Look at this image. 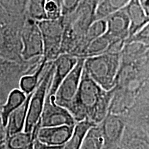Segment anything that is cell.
Instances as JSON below:
<instances>
[{"mask_svg":"<svg viewBox=\"0 0 149 149\" xmlns=\"http://www.w3.org/2000/svg\"><path fill=\"white\" fill-rule=\"evenodd\" d=\"M98 125L104 138L103 149H118L126 125L125 117L109 112Z\"/></svg>","mask_w":149,"mask_h":149,"instance_id":"cell-9","label":"cell"},{"mask_svg":"<svg viewBox=\"0 0 149 149\" xmlns=\"http://www.w3.org/2000/svg\"><path fill=\"white\" fill-rule=\"evenodd\" d=\"M74 126L63 125L40 127L37 129L35 139L42 144L59 146L66 144L73 132Z\"/></svg>","mask_w":149,"mask_h":149,"instance_id":"cell-12","label":"cell"},{"mask_svg":"<svg viewBox=\"0 0 149 149\" xmlns=\"http://www.w3.org/2000/svg\"><path fill=\"white\" fill-rule=\"evenodd\" d=\"M8 95V93H0V111H1V107H2L3 104H4L6 100Z\"/></svg>","mask_w":149,"mask_h":149,"instance_id":"cell-30","label":"cell"},{"mask_svg":"<svg viewBox=\"0 0 149 149\" xmlns=\"http://www.w3.org/2000/svg\"><path fill=\"white\" fill-rule=\"evenodd\" d=\"M120 60V53H106L85 58L83 69L104 90L109 91L115 86Z\"/></svg>","mask_w":149,"mask_h":149,"instance_id":"cell-3","label":"cell"},{"mask_svg":"<svg viewBox=\"0 0 149 149\" xmlns=\"http://www.w3.org/2000/svg\"><path fill=\"white\" fill-rule=\"evenodd\" d=\"M33 93L27 95L25 101L9 115L6 124L5 126L6 137L24 130L26 120L30 99Z\"/></svg>","mask_w":149,"mask_h":149,"instance_id":"cell-15","label":"cell"},{"mask_svg":"<svg viewBox=\"0 0 149 149\" xmlns=\"http://www.w3.org/2000/svg\"><path fill=\"white\" fill-rule=\"evenodd\" d=\"M47 63L42 57L40 62L39 63L36 70L34 72L24 74L20 78L19 82V88L23 91L26 95L33 93L37 88L41 77L46 69Z\"/></svg>","mask_w":149,"mask_h":149,"instance_id":"cell-17","label":"cell"},{"mask_svg":"<svg viewBox=\"0 0 149 149\" xmlns=\"http://www.w3.org/2000/svg\"><path fill=\"white\" fill-rule=\"evenodd\" d=\"M93 1H95V2L98 3V1H99V0H93Z\"/></svg>","mask_w":149,"mask_h":149,"instance_id":"cell-32","label":"cell"},{"mask_svg":"<svg viewBox=\"0 0 149 149\" xmlns=\"http://www.w3.org/2000/svg\"><path fill=\"white\" fill-rule=\"evenodd\" d=\"M29 0H0L3 11L13 15H25Z\"/></svg>","mask_w":149,"mask_h":149,"instance_id":"cell-26","label":"cell"},{"mask_svg":"<svg viewBox=\"0 0 149 149\" xmlns=\"http://www.w3.org/2000/svg\"><path fill=\"white\" fill-rule=\"evenodd\" d=\"M26 97V95L19 88H15L8 93L0 111V117L4 127L9 115L25 101Z\"/></svg>","mask_w":149,"mask_h":149,"instance_id":"cell-18","label":"cell"},{"mask_svg":"<svg viewBox=\"0 0 149 149\" xmlns=\"http://www.w3.org/2000/svg\"><path fill=\"white\" fill-rule=\"evenodd\" d=\"M46 1H53L54 3H56L57 4H58L59 6L61 7L63 9V0H46Z\"/></svg>","mask_w":149,"mask_h":149,"instance_id":"cell-31","label":"cell"},{"mask_svg":"<svg viewBox=\"0 0 149 149\" xmlns=\"http://www.w3.org/2000/svg\"><path fill=\"white\" fill-rule=\"evenodd\" d=\"M96 125L88 120L77 122L74 125L72 135L66 144L62 146V149H79L84 136L91 126Z\"/></svg>","mask_w":149,"mask_h":149,"instance_id":"cell-20","label":"cell"},{"mask_svg":"<svg viewBox=\"0 0 149 149\" xmlns=\"http://www.w3.org/2000/svg\"><path fill=\"white\" fill-rule=\"evenodd\" d=\"M111 44V41L105 34L97 37L95 40H93L84 53L83 57L86 58L89 57H93L102 55L108 52L109 46Z\"/></svg>","mask_w":149,"mask_h":149,"instance_id":"cell-23","label":"cell"},{"mask_svg":"<svg viewBox=\"0 0 149 149\" xmlns=\"http://www.w3.org/2000/svg\"><path fill=\"white\" fill-rule=\"evenodd\" d=\"M6 134L5 127L0 117V149H6Z\"/></svg>","mask_w":149,"mask_h":149,"instance_id":"cell-29","label":"cell"},{"mask_svg":"<svg viewBox=\"0 0 149 149\" xmlns=\"http://www.w3.org/2000/svg\"><path fill=\"white\" fill-rule=\"evenodd\" d=\"M46 0H29L26 15L37 22L46 19Z\"/></svg>","mask_w":149,"mask_h":149,"instance_id":"cell-25","label":"cell"},{"mask_svg":"<svg viewBox=\"0 0 149 149\" xmlns=\"http://www.w3.org/2000/svg\"><path fill=\"white\" fill-rule=\"evenodd\" d=\"M0 11H3V9L1 8V6H0Z\"/></svg>","mask_w":149,"mask_h":149,"instance_id":"cell-33","label":"cell"},{"mask_svg":"<svg viewBox=\"0 0 149 149\" xmlns=\"http://www.w3.org/2000/svg\"><path fill=\"white\" fill-rule=\"evenodd\" d=\"M76 123L68 109L56 104L53 97L46 96L40 120V127L74 126Z\"/></svg>","mask_w":149,"mask_h":149,"instance_id":"cell-10","label":"cell"},{"mask_svg":"<svg viewBox=\"0 0 149 149\" xmlns=\"http://www.w3.org/2000/svg\"><path fill=\"white\" fill-rule=\"evenodd\" d=\"M131 42H137L149 46V24L141 28L137 32L128 37L125 41V44Z\"/></svg>","mask_w":149,"mask_h":149,"instance_id":"cell-27","label":"cell"},{"mask_svg":"<svg viewBox=\"0 0 149 149\" xmlns=\"http://www.w3.org/2000/svg\"><path fill=\"white\" fill-rule=\"evenodd\" d=\"M85 58L79 57L75 66L61 81L53 97L58 105L68 109L79 88Z\"/></svg>","mask_w":149,"mask_h":149,"instance_id":"cell-8","label":"cell"},{"mask_svg":"<svg viewBox=\"0 0 149 149\" xmlns=\"http://www.w3.org/2000/svg\"><path fill=\"white\" fill-rule=\"evenodd\" d=\"M42 57L29 61H16L0 57V93L19 88L20 78L36 70Z\"/></svg>","mask_w":149,"mask_h":149,"instance_id":"cell-5","label":"cell"},{"mask_svg":"<svg viewBox=\"0 0 149 149\" xmlns=\"http://www.w3.org/2000/svg\"><path fill=\"white\" fill-rule=\"evenodd\" d=\"M130 0H99L95 11V19H105L110 15L124 8Z\"/></svg>","mask_w":149,"mask_h":149,"instance_id":"cell-21","label":"cell"},{"mask_svg":"<svg viewBox=\"0 0 149 149\" xmlns=\"http://www.w3.org/2000/svg\"><path fill=\"white\" fill-rule=\"evenodd\" d=\"M78 60L77 57L68 53H61L53 61V72L51 84L48 91V97L55 95L59 86L71 71Z\"/></svg>","mask_w":149,"mask_h":149,"instance_id":"cell-13","label":"cell"},{"mask_svg":"<svg viewBox=\"0 0 149 149\" xmlns=\"http://www.w3.org/2000/svg\"><path fill=\"white\" fill-rule=\"evenodd\" d=\"M105 91L83 69L77 92L68 109L76 122L83 120L92 122L98 104Z\"/></svg>","mask_w":149,"mask_h":149,"instance_id":"cell-1","label":"cell"},{"mask_svg":"<svg viewBox=\"0 0 149 149\" xmlns=\"http://www.w3.org/2000/svg\"><path fill=\"white\" fill-rule=\"evenodd\" d=\"M107 24L106 19H98L93 21L88 27L84 36V42L86 46H88L93 40L103 35L107 31Z\"/></svg>","mask_w":149,"mask_h":149,"instance_id":"cell-24","label":"cell"},{"mask_svg":"<svg viewBox=\"0 0 149 149\" xmlns=\"http://www.w3.org/2000/svg\"><path fill=\"white\" fill-rule=\"evenodd\" d=\"M118 149H149L148 130H130L126 126Z\"/></svg>","mask_w":149,"mask_h":149,"instance_id":"cell-16","label":"cell"},{"mask_svg":"<svg viewBox=\"0 0 149 149\" xmlns=\"http://www.w3.org/2000/svg\"><path fill=\"white\" fill-rule=\"evenodd\" d=\"M124 8L130 22L128 38L148 24L149 15L141 7L139 0H130Z\"/></svg>","mask_w":149,"mask_h":149,"instance_id":"cell-14","label":"cell"},{"mask_svg":"<svg viewBox=\"0 0 149 149\" xmlns=\"http://www.w3.org/2000/svg\"><path fill=\"white\" fill-rule=\"evenodd\" d=\"M25 15L10 14L0 11V57L16 61L22 58L21 33Z\"/></svg>","mask_w":149,"mask_h":149,"instance_id":"cell-2","label":"cell"},{"mask_svg":"<svg viewBox=\"0 0 149 149\" xmlns=\"http://www.w3.org/2000/svg\"><path fill=\"white\" fill-rule=\"evenodd\" d=\"M35 134L26 133L23 130L8 136L6 140V149H34Z\"/></svg>","mask_w":149,"mask_h":149,"instance_id":"cell-19","label":"cell"},{"mask_svg":"<svg viewBox=\"0 0 149 149\" xmlns=\"http://www.w3.org/2000/svg\"><path fill=\"white\" fill-rule=\"evenodd\" d=\"M107 29L104 33L111 41L124 42L128 36L130 22L124 8L113 13L106 17Z\"/></svg>","mask_w":149,"mask_h":149,"instance_id":"cell-11","label":"cell"},{"mask_svg":"<svg viewBox=\"0 0 149 149\" xmlns=\"http://www.w3.org/2000/svg\"><path fill=\"white\" fill-rule=\"evenodd\" d=\"M82 0H63V15H66L73 12Z\"/></svg>","mask_w":149,"mask_h":149,"instance_id":"cell-28","label":"cell"},{"mask_svg":"<svg viewBox=\"0 0 149 149\" xmlns=\"http://www.w3.org/2000/svg\"><path fill=\"white\" fill-rule=\"evenodd\" d=\"M53 72V65L52 61H50L47 63V66L41 77L39 84L33 91L30 99L26 120L24 128V132L36 133L37 128L40 126V117L47 96L48 88L51 84Z\"/></svg>","mask_w":149,"mask_h":149,"instance_id":"cell-4","label":"cell"},{"mask_svg":"<svg viewBox=\"0 0 149 149\" xmlns=\"http://www.w3.org/2000/svg\"><path fill=\"white\" fill-rule=\"evenodd\" d=\"M22 58L29 61L43 56L42 33L37 22L26 15L21 33Z\"/></svg>","mask_w":149,"mask_h":149,"instance_id":"cell-7","label":"cell"},{"mask_svg":"<svg viewBox=\"0 0 149 149\" xmlns=\"http://www.w3.org/2000/svg\"><path fill=\"white\" fill-rule=\"evenodd\" d=\"M104 138L98 124L89 128L84 137L79 149H103Z\"/></svg>","mask_w":149,"mask_h":149,"instance_id":"cell-22","label":"cell"},{"mask_svg":"<svg viewBox=\"0 0 149 149\" xmlns=\"http://www.w3.org/2000/svg\"><path fill=\"white\" fill-rule=\"evenodd\" d=\"M37 23L42 36V59L46 62H50L61 54V41L64 29L63 16L56 19L37 21Z\"/></svg>","mask_w":149,"mask_h":149,"instance_id":"cell-6","label":"cell"}]
</instances>
